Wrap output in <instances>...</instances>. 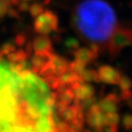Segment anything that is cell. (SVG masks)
<instances>
[{"label":"cell","mask_w":132,"mask_h":132,"mask_svg":"<svg viewBox=\"0 0 132 132\" xmlns=\"http://www.w3.org/2000/svg\"><path fill=\"white\" fill-rule=\"evenodd\" d=\"M113 7L104 0H83L76 10V24L79 32L91 42L109 41L118 28Z\"/></svg>","instance_id":"cell-1"},{"label":"cell","mask_w":132,"mask_h":132,"mask_svg":"<svg viewBox=\"0 0 132 132\" xmlns=\"http://www.w3.org/2000/svg\"><path fill=\"white\" fill-rule=\"evenodd\" d=\"M98 75H99L100 82H103L106 84L116 85L121 77V73L113 67L110 65H102L97 69Z\"/></svg>","instance_id":"cell-5"},{"label":"cell","mask_w":132,"mask_h":132,"mask_svg":"<svg viewBox=\"0 0 132 132\" xmlns=\"http://www.w3.org/2000/svg\"><path fill=\"white\" fill-rule=\"evenodd\" d=\"M85 121L91 128L99 130L106 125V113L100 109L98 104L91 105L85 114Z\"/></svg>","instance_id":"cell-4"},{"label":"cell","mask_w":132,"mask_h":132,"mask_svg":"<svg viewBox=\"0 0 132 132\" xmlns=\"http://www.w3.org/2000/svg\"><path fill=\"white\" fill-rule=\"evenodd\" d=\"M119 121H120V116L118 112L106 113V124L118 126Z\"/></svg>","instance_id":"cell-15"},{"label":"cell","mask_w":132,"mask_h":132,"mask_svg":"<svg viewBox=\"0 0 132 132\" xmlns=\"http://www.w3.org/2000/svg\"><path fill=\"white\" fill-rule=\"evenodd\" d=\"M96 132H118V126L106 124L102 128H100L99 130H96Z\"/></svg>","instance_id":"cell-22"},{"label":"cell","mask_w":132,"mask_h":132,"mask_svg":"<svg viewBox=\"0 0 132 132\" xmlns=\"http://www.w3.org/2000/svg\"><path fill=\"white\" fill-rule=\"evenodd\" d=\"M121 124L122 127L125 130H132V114L131 113H126L123 116V118H121Z\"/></svg>","instance_id":"cell-18"},{"label":"cell","mask_w":132,"mask_h":132,"mask_svg":"<svg viewBox=\"0 0 132 132\" xmlns=\"http://www.w3.org/2000/svg\"><path fill=\"white\" fill-rule=\"evenodd\" d=\"M70 69H71L72 71H75L76 72H77L78 75L81 76L85 71V70L87 69V65L82 63V62L73 60L72 62H70Z\"/></svg>","instance_id":"cell-14"},{"label":"cell","mask_w":132,"mask_h":132,"mask_svg":"<svg viewBox=\"0 0 132 132\" xmlns=\"http://www.w3.org/2000/svg\"><path fill=\"white\" fill-rule=\"evenodd\" d=\"M132 44V29L128 28H118L109 40L110 51L114 54Z\"/></svg>","instance_id":"cell-3"},{"label":"cell","mask_w":132,"mask_h":132,"mask_svg":"<svg viewBox=\"0 0 132 132\" xmlns=\"http://www.w3.org/2000/svg\"><path fill=\"white\" fill-rule=\"evenodd\" d=\"M82 132H92V131H91L90 129H85L84 131H82Z\"/></svg>","instance_id":"cell-25"},{"label":"cell","mask_w":132,"mask_h":132,"mask_svg":"<svg viewBox=\"0 0 132 132\" xmlns=\"http://www.w3.org/2000/svg\"><path fill=\"white\" fill-rule=\"evenodd\" d=\"M99 48L97 44H93L91 48L88 47H79L76 48L73 55H75V60L84 63L86 65H89L90 63L94 61L98 57Z\"/></svg>","instance_id":"cell-6"},{"label":"cell","mask_w":132,"mask_h":132,"mask_svg":"<svg viewBox=\"0 0 132 132\" xmlns=\"http://www.w3.org/2000/svg\"><path fill=\"white\" fill-rule=\"evenodd\" d=\"M10 6H12V5H10L9 3L5 2L3 0H0V18H3L4 16H6L7 10Z\"/></svg>","instance_id":"cell-20"},{"label":"cell","mask_w":132,"mask_h":132,"mask_svg":"<svg viewBox=\"0 0 132 132\" xmlns=\"http://www.w3.org/2000/svg\"><path fill=\"white\" fill-rule=\"evenodd\" d=\"M83 82H88V83H92V82H100L99 75L97 70H93V69H86L85 71L81 75Z\"/></svg>","instance_id":"cell-12"},{"label":"cell","mask_w":132,"mask_h":132,"mask_svg":"<svg viewBox=\"0 0 132 132\" xmlns=\"http://www.w3.org/2000/svg\"><path fill=\"white\" fill-rule=\"evenodd\" d=\"M132 98V92L131 90H125V91H121L120 93V100H129Z\"/></svg>","instance_id":"cell-24"},{"label":"cell","mask_w":132,"mask_h":132,"mask_svg":"<svg viewBox=\"0 0 132 132\" xmlns=\"http://www.w3.org/2000/svg\"><path fill=\"white\" fill-rule=\"evenodd\" d=\"M19 13L20 12L18 11V9H15L12 6H10L7 10V14L6 15L8 17H11V18H17V17H19Z\"/></svg>","instance_id":"cell-23"},{"label":"cell","mask_w":132,"mask_h":132,"mask_svg":"<svg viewBox=\"0 0 132 132\" xmlns=\"http://www.w3.org/2000/svg\"><path fill=\"white\" fill-rule=\"evenodd\" d=\"M59 80H60V82L62 84L69 85V86H72V85L76 84V83L83 82L81 76L78 75L77 72H76L75 71H72L70 68H69V70H67L62 75H60Z\"/></svg>","instance_id":"cell-11"},{"label":"cell","mask_w":132,"mask_h":132,"mask_svg":"<svg viewBox=\"0 0 132 132\" xmlns=\"http://www.w3.org/2000/svg\"><path fill=\"white\" fill-rule=\"evenodd\" d=\"M118 85L119 86V89L121 91H125V90H130L132 87V80L131 78L127 76H121L120 79L118 81Z\"/></svg>","instance_id":"cell-16"},{"label":"cell","mask_w":132,"mask_h":132,"mask_svg":"<svg viewBox=\"0 0 132 132\" xmlns=\"http://www.w3.org/2000/svg\"><path fill=\"white\" fill-rule=\"evenodd\" d=\"M17 49H18V48H17V46L15 45L14 43L6 42L1 46V48H0V53L6 56V55H8L10 53H13L14 51H16Z\"/></svg>","instance_id":"cell-17"},{"label":"cell","mask_w":132,"mask_h":132,"mask_svg":"<svg viewBox=\"0 0 132 132\" xmlns=\"http://www.w3.org/2000/svg\"><path fill=\"white\" fill-rule=\"evenodd\" d=\"M29 3H28V1H23V0H21L19 2V4L17 5V9L19 12H28V8H29Z\"/></svg>","instance_id":"cell-21"},{"label":"cell","mask_w":132,"mask_h":132,"mask_svg":"<svg viewBox=\"0 0 132 132\" xmlns=\"http://www.w3.org/2000/svg\"><path fill=\"white\" fill-rule=\"evenodd\" d=\"M32 52L44 53L53 51V44L51 38L45 34H38L30 42Z\"/></svg>","instance_id":"cell-8"},{"label":"cell","mask_w":132,"mask_h":132,"mask_svg":"<svg viewBox=\"0 0 132 132\" xmlns=\"http://www.w3.org/2000/svg\"><path fill=\"white\" fill-rule=\"evenodd\" d=\"M49 63L57 76H60V75H62L67 70H69L70 68V62L67 61V59H65L64 57L54 53H52V55L50 57Z\"/></svg>","instance_id":"cell-10"},{"label":"cell","mask_w":132,"mask_h":132,"mask_svg":"<svg viewBox=\"0 0 132 132\" xmlns=\"http://www.w3.org/2000/svg\"><path fill=\"white\" fill-rule=\"evenodd\" d=\"M44 11H45V9H44L43 4L39 3V2H33V3H31V4L29 5V8H28V12L29 13V15L32 17L33 19H34L37 16H39L41 13H43Z\"/></svg>","instance_id":"cell-13"},{"label":"cell","mask_w":132,"mask_h":132,"mask_svg":"<svg viewBox=\"0 0 132 132\" xmlns=\"http://www.w3.org/2000/svg\"><path fill=\"white\" fill-rule=\"evenodd\" d=\"M23 1H28V0H23Z\"/></svg>","instance_id":"cell-26"},{"label":"cell","mask_w":132,"mask_h":132,"mask_svg":"<svg viewBox=\"0 0 132 132\" xmlns=\"http://www.w3.org/2000/svg\"><path fill=\"white\" fill-rule=\"evenodd\" d=\"M59 26V20L55 13L50 10H45L43 13L34 18L33 28L38 34L48 35L50 32L56 31Z\"/></svg>","instance_id":"cell-2"},{"label":"cell","mask_w":132,"mask_h":132,"mask_svg":"<svg viewBox=\"0 0 132 132\" xmlns=\"http://www.w3.org/2000/svg\"><path fill=\"white\" fill-rule=\"evenodd\" d=\"M27 43V37L24 34H18L14 38V44L17 47H22Z\"/></svg>","instance_id":"cell-19"},{"label":"cell","mask_w":132,"mask_h":132,"mask_svg":"<svg viewBox=\"0 0 132 132\" xmlns=\"http://www.w3.org/2000/svg\"><path fill=\"white\" fill-rule=\"evenodd\" d=\"M119 100L120 97H118L116 93H110L107 96H105L103 99L100 100L98 105L105 113H113V112H118Z\"/></svg>","instance_id":"cell-9"},{"label":"cell","mask_w":132,"mask_h":132,"mask_svg":"<svg viewBox=\"0 0 132 132\" xmlns=\"http://www.w3.org/2000/svg\"><path fill=\"white\" fill-rule=\"evenodd\" d=\"M73 91L76 95V101L82 104L84 101L89 99H94L95 88L92 83L80 82L73 86Z\"/></svg>","instance_id":"cell-7"}]
</instances>
